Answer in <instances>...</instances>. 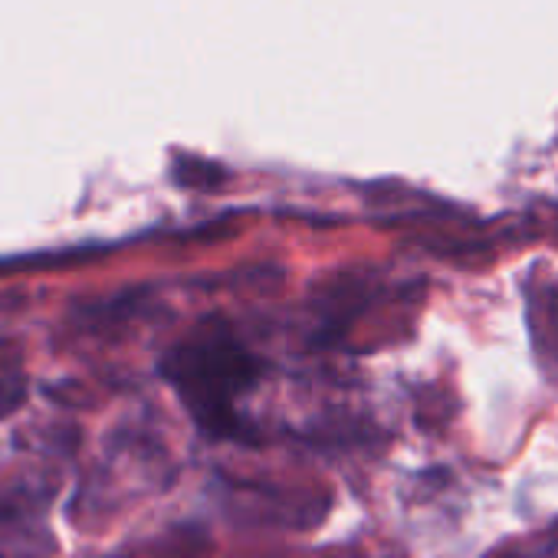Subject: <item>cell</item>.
Instances as JSON below:
<instances>
[{"label": "cell", "instance_id": "obj_1", "mask_svg": "<svg viewBox=\"0 0 558 558\" xmlns=\"http://www.w3.org/2000/svg\"><path fill=\"white\" fill-rule=\"evenodd\" d=\"M164 368L194 421L213 434L237 424V401L256 381V362L223 322L197 325Z\"/></svg>", "mask_w": 558, "mask_h": 558}]
</instances>
